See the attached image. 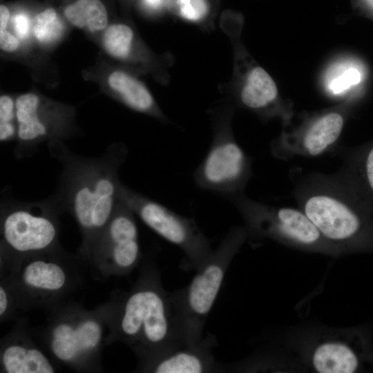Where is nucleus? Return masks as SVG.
Returning a JSON list of instances; mask_svg holds the SVG:
<instances>
[{"instance_id":"obj_23","label":"nucleus","mask_w":373,"mask_h":373,"mask_svg":"<svg viewBox=\"0 0 373 373\" xmlns=\"http://www.w3.org/2000/svg\"><path fill=\"white\" fill-rule=\"evenodd\" d=\"M63 24L53 8H47L37 14L32 22V32L42 44L56 41L62 35Z\"/></svg>"},{"instance_id":"obj_26","label":"nucleus","mask_w":373,"mask_h":373,"mask_svg":"<svg viewBox=\"0 0 373 373\" xmlns=\"http://www.w3.org/2000/svg\"><path fill=\"white\" fill-rule=\"evenodd\" d=\"M13 29L19 39H27L32 31V23L23 12L15 14L12 19Z\"/></svg>"},{"instance_id":"obj_12","label":"nucleus","mask_w":373,"mask_h":373,"mask_svg":"<svg viewBox=\"0 0 373 373\" xmlns=\"http://www.w3.org/2000/svg\"><path fill=\"white\" fill-rule=\"evenodd\" d=\"M291 343L305 370L319 373H352L361 365L359 336L350 328H307Z\"/></svg>"},{"instance_id":"obj_20","label":"nucleus","mask_w":373,"mask_h":373,"mask_svg":"<svg viewBox=\"0 0 373 373\" xmlns=\"http://www.w3.org/2000/svg\"><path fill=\"white\" fill-rule=\"evenodd\" d=\"M107 81L110 88L130 108L164 119L151 93L140 80L122 70H114Z\"/></svg>"},{"instance_id":"obj_31","label":"nucleus","mask_w":373,"mask_h":373,"mask_svg":"<svg viewBox=\"0 0 373 373\" xmlns=\"http://www.w3.org/2000/svg\"><path fill=\"white\" fill-rule=\"evenodd\" d=\"M144 4L151 10H158L169 4V0H142Z\"/></svg>"},{"instance_id":"obj_25","label":"nucleus","mask_w":373,"mask_h":373,"mask_svg":"<svg viewBox=\"0 0 373 373\" xmlns=\"http://www.w3.org/2000/svg\"><path fill=\"white\" fill-rule=\"evenodd\" d=\"M175 4L179 15L190 21L202 20L209 12L207 0H175Z\"/></svg>"},{"instance_id":"obj_3","label":"nucleus","mask_w":373,"mask_h":373,"mask_svg":"<svg viewBox=\"0 0 373 373\" xmlns=\"http://www.w3.org/2000/svg\"><path fill=\"white\" fill-rule=\"evenodd\" d=\"M294 194L298 208L340 256L373 245V211L338 173L305 175Z\"/></svg>"},{"instance_id":"obj_27","label":"nucleus","mask_w":373,"mask_h":373,"mask_svg":"<svg viewBox=\"0 0 373 373\" xmlns=\"http://www.w3.org/2000/svg\"><path fill=\"white\" fill-rule=\"evenodd\" d=\"M16 119V104L13 99L6 95L0 97V122L14 123Z\"/></svg>"},{"instance_id":"obj_11","label":"nucleus","mask_w":373,"mask_h":373,"mask_svg":"<svg viewBox=\"0 0 373 373\" xmlns=\"http://www.w3.org/2000/svg\"><path fill=\"white\" fill-rule=\"evenodd\" d=\"M118 196L146 226L183 251L184 269L196 271L212 254L210 240L193 219L176 213L122 182Z\"/></svg>"},{"instance_id":"obj_29","label":"nucleus","mask_w":373,"mask_h":373,"mask_svg":"<svg viewBox=\"0 0 373 373\" xmlns=\"http://www.w3.org/2000/svg\"><path fill=\"white\" fill-rule=\"evenodd\" d=\"M358 8L373 19V0H355Z\"/></svg>"},{"instance_id":"obj_30","label":"nucleus","mask_w":373,"mask_h":373,"mask_svg":"<svg viewBox=\"0 0 373 373\" xmlns=\"http://www.w3.org/2000/svg\"><path fill=\"white\" fill-rule=\"evenodd\" d=\"M10 20V12L4 5L0 6V31L6 30Z\"/></svg>"},{"instance_id":"obj_18","label":"nucleus","mask_w":373,"mask_h":373,"mask_svg":"<svg viewBox=\"0 0 373 373\" xmlns=\"http://www.w3.org/2000/svg\"><path fill=\"white\" fill-rule=\"evenodd\" d=\"M216 343L208 336L194 345L182 344L138 364L137 371L151 373H202L220 370L212 350Z\"/></svg>"},{"instance_id":"obj_24","label":"nucleus","mask_w":373,"mask_h":373,"mask_svg":"<svg viewBox=\"0 0 373 373\" xmlns=\"http://www.w3.org/2000/svg\"><path fill=\"white\" fill-rule=\"evenodd\" d=\"M21 310L18 298L5 276L0 280V322L4 323L18 319L17 313Z\"/></svg>"},{"instance_id":"obj_19","label":"nucleus","mask_w":373,"mask_h":373,"mask_svg":"<svg viewBox=\"0 0 373 373\" xmlns=\"http://www.w3.org/2000/svg\"><path fill=\"white\" fill-rule=\"evenodd\" d=\"M338 173L373 211V140L347 151Z\"/></svg>"},{"instance_id":"obj_6","label":"nucleus","mask_w":373,"mask_h":373,"mask_svg":"<svg viewBox=\"0 0 373 373\" xmlns=\"http://www.w3.org/2000/svg\"><path fill=\"white\" fill-rule=\"evenodd\" d=\"M247 240L248 235L245 227H231L211 256L196 270L190 283L169 293L177 327L184 344L194 345L203 339L204 323L227 269Z\"/></svg>"},{"instance_id":"obj_4","label":"nucleus","mask_w":373,"mask_h":373,"mask_svg":"<svg viewBox=\"0 0 373 373\" xmlns=\"http://www.w3.org/2000/svg\"><path fill=\"white\" fill-rule=\"evenodd\" d=\"M49 312L37 334L53 361L79 372H102L107 327L99 307L87 310L66 302Z\"/></svg>"},{"instance_id":"obj_13","label":"nucleus","mask_w":373,"mask_h":373,"mask_svg":"<svg viewBox=\"0 0 373 373\" xmlns=\"http://www.w3.org/2000/svg\"><path fill=\"white\" fill-rule=\"evenodd\" d=\"M135 214L120 200L109 222L94 242L86 262L102 278L128 276L142 252Z\"/></svg>"},{"instance_id":"obj_7","label":"nucleus","mask_w":373,"mask_h":373,"mask_svg":"<svg viewBox=\"0 0 373 373\" xmlns=\"http://www.w3.org/2000/svg\"><path fill=\"white\" fill-rule=\"evenodd\" d=\"M61 214L52 196L21 202L4 189L0 204V273L23 257L60 247Z\"/></svg>"},{"instance_id":"obj_21","label":"nucleus","mask_w":373,"mask_h":373,"mask_svg":"<svg viewBox=\"0 0 373 373\" xmlns=\"http://www.w3.org/2000/svg\"><path fill=\"white\" fill-rule=\"evenodd\" d=\"M64 15L72 25L90 32L102 30L108 23L107 11L100 0H76L66 8Z\"/></svg>"},{"instance_id":"obj_8","label":"nucleus","mask_w":373,"mask_h":373,"mask_svg":"<svg viewBox=\"0 0 373 373\" xmlns=\"http://www.w3.org/2000/svg\"><path fill=\"white\" fill-rule=\"evenodd\" d=\"M227 199L242 218L251 242L269 239L303 251L340 256L300 209L268 205L245 193Z\"/></svg>"},{"instance_id":"obj_2","label":"nucleus","mask_w":373,"mask_h":373,"mask_svg":"<svg viewBox=\"0 0 373 373\" xmlns=\"http://www.w3.org/2000/svg\"><path fill=\"white\" fill-rule=\"evenodd\" d=\"M108 334L106 345L122 343L133 350L138 364L184 344L170 299L157 267H142L136 283L128 291H115L97 306Z\"/></svg>"},{"instance_id":"obj_22","label":"nucleus","mask_w":373,"mask_h":373,"mask_svg":"<svg viewBox=\"0 0 373 373\" xmlns=\"http://www.w3.org/2000/svg\"><path fill=\"white\" fill-rule=\"evenodd\" d=\"M134 32L131 27L123 23L108 26L103 36L104 48L111 56L125 59L131 54Z\"/></svg>"},{"instance_id":"obj_5","label":"nucleus","mask_w":373,"mask_h":373,"mask_svg":"<svg viewBox=\"0 0 373 373\" xmlns=\"http://www.w3.org/2000/svg\"><path fill=\"white\" fill-rule=\"evenodd\" d=\"M83 262L77 254H70L60 247L23 257L1 276L10 284L21 311H50L68 302L66 298L80 286Z\"/></svg>"},{"instance_id":"obj_14","label":"nucleus","mask_w":373,"mask_h":373,"mask_svg":"<svg viewBox=\"0 0 373 373\" xmlns=\"http://www.w3.org/2000/svg\"><path fill=\"white\" fill-rule=\"evenodd\" d=\"M235 97L238 104L264 121L278 118L283 127L295 117L293 102L282 97L277 84L267 70L242 48L237 57Z\"/></svg>"},{"instance_id":"obj_17","label":"nucleus","mask_w":373,"mask_h":373,"mask_svg":"<svg viewBox=\"0 0 373 373\" xmlns=\"http://www.w3.org/2000/svg\"><path fill=\"white\" fill-rule=\"evenodd\" d=\"M23 318L1 341V373H54L55 363L33 340Z\"/></svg>"},{"instance_id":"obj_28","label":"nucleus","mask_w":373,"mask_h":373,"mask_svg":"<svg viewBox=\"0 0 373 373\" xmlns=\"http://www.w3.org/2000/svg\"><path fill=\"white\" fill-rule=\"evenodd\" d=\"M20 46V40L18 37L5 30L0 31V48L8 52L16 51Z\"/></svg>"},{"instance_id":"obj_15","label":"nucleus","mask_w":373,"mask_h":373,"mask_svg":"<svg viewBox=\"0 0 373 373\" xmlns=\"http://www.w3.org/2000/svg\"><path fill=\"white\" fill-rule=\"evenodd\" d=\"M15 104L17 144L14 154L17 158L30 156L42 142L61 141L69 136L64 110L44 104L33 93L19 95Z\"/></svg>"},{"instance_id":"obj_16","label":"nucleus","mask_w":373,"mask_h":373,"mask_svg":"<svg viewBox=\"0 0 373 373\" xmlns=\"http://www.w3.org/2000/svg\"><path fill=\"white\" fill-rule=\"evenodd\" d=\"M370 68L358 55L343 52L334 55L322 66L318 86L327 98L338 102L364 98L370 82Z\"/></svg>"},{"instance_id":"obj_9","label":"nucleus","mask_w":373,"mask_h":373,"mask_svg":"<svg viewBox=\"0 0 373 373\" xmlns=\"http://www.w3.org/2000/svg\"><path fill=\"white\" fill-rule=\"evenodd\" d=\"M231 109L217 113L211 146L193 173L198 187L225 198L245 193L252 176V160L236 140Z\"/></svg>"},{"instance_id":"obj_10","label":"nucleus","mask_w":373,"mask_h":373,"mask_svg":"<svg viewBox=\"0 0 373 373\" xmlns=\"http://www.w3.org/2000/svg\"><path fill=\"white\" fill-rule=\"evenodd\" d=\"M360 102L345 100L328 108L302 114L296 123L283 127L272 141L271 154L280 160L313 157L331 151Z\"/></svg>"},{"instance_id":"obj_1","label":"nucleus","mask_w":373,"mask_h":373,"mask_svg":"<svg viewBox=\"0 0 373 373\" xmlns=\"http://www.w3.org/2000/svg\"><path fill=\"white\" fill-rule=\"evenodd\" d=\"M50 155L61 164L58 188L52 198L61 212L75 220L82 235L77 254L86 261L94 242L109 222L119 202V169L128 149L112 144L99 157L72 152L62 141L48 142Z\"/></svg>"}]
</instances>
